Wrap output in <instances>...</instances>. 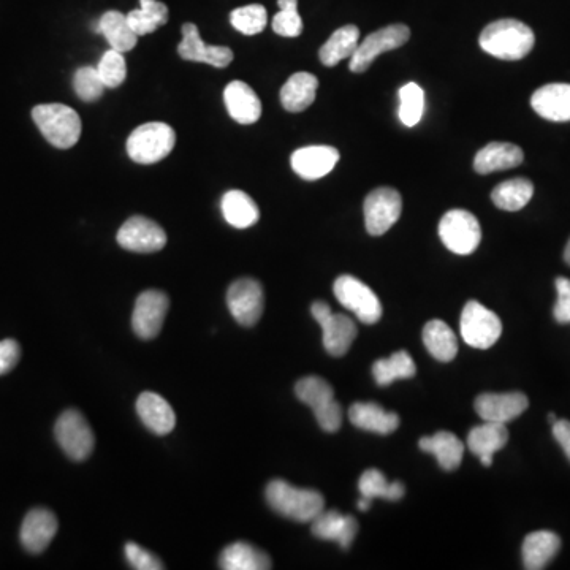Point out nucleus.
I'll use <instances>...</instances> for the list:
<instances>
[{"mask_svg":"<svg viewBox=\"0 0 570 570\" xmlns=\"http://www.w3.org/2000/svg\"><path fill=\"white\" fill-rule=\"evenodd\" d=\"M265 496L274 512L298 523H311L325 509V499L319 491L293 487L284 480L268 483Z\"/></svg>","mask_w":570,"mask_h":570,"instance_id":"nucleus-2","label":"nucleus"},{"mask_svg":"<svg viewBox=\"0 0 570 570\" xmlns=\"http://www.w3.org/2000/svg\"><path fill=\"white\" fill-rule=\"evenodd\" d=\"M57 518L48 509H34L27 513L21 526V544L32 555H38L53 542L57 532Z\"/></svg>","mask_w":570,"mask_h":570,"instance_id":"nucleus-18","label":"nucleus"},{"mask_svg":"<svg viewBox=\"0 0 570 570\" xmlns=\"http://www.w3.org/2000/svg\"><path fill=\"white\" fill-rule=\"evenodd\" d=\"M311 531L317 539L336 542L342 550H349L358 532V521L352 515H342L338 510L319 513L311 521Z\"/></svg>","mask_w":570,"mask_h":570,"instance_id":"nucleus-19","label":"nucleus"},{"mask_svg":"<svg viewBox=\"0 0 570 570\" xmlns=\"http://www.w3.org/2000/svg\"><path fill=\"white\" fill-rule=\"evenodd\" d=\"M225 107L233 121L251 126L262 116V102L254 89L244 81L235 80L227 84L224 91Z\"/></svg>","mask_w":570,"mask_h":570,"instance_id":"nucleus-20","label":"nucleus"},{"mask_svg":"<svg viewBox=\"0 0 570 570\" xmlns=\"http://www.w3.org/2000/svg\"><path fill=\"white\" fill-rule=\"evenodd\" d=\"M127 21L138 37L152 34L168 23V7L159 0H140V8L130 12Z\"/></svg>","mask_w":570,"mask_h":570,"instance_id":"nucleus-36","label":"nucleus"},{"mask_svg":"<svg viewBox=\"0 0 570 570\" xmlns=\"http://www.w3.org/2000/svg\"><path fill=\"white\" fill-rule=\"evenodd\" d=\"M411 38L409 27L404 24H392L369 34L350 57V72L363 73L371 67L374 59L387 51L396 50L406 45Z\"/></svg>","mask_w":570,"mask_h":570,"instance_id":"nucleus-10","label":"nucleus"},{"mask_svg":"<svg viewBox=\"0 0 570 570\" xmlns=\"http://www.w3.org/2000/svg\"><path fill=\"white\" fill-rule=\"evenodd\" d=\"M358 490H360L361 498L369 499V501L376 498L399 501L406 493L403 483H388L385 475L377 469H368L361 474L358 480Z\"/></svg>","mask_w":570,"mask_h":570,"instance_id":"nucleus-37","label":"nucleus"},{"mask_svg":"<svg viewBox=\"0 0 570 570\" xmlns=\"http://www.w3.org/2000/svg\"><path fill=\"white\" fill-rule=\"evenodd\" d=\"M314 415H316V420L320 428H322L323 431H327V433H336V431L341 428L342 409L341 404H339L336 399H333L330 403L317 409Z\"/></svg>","mask_w":570,"mask_h":570,"instance_id":"nucleus-45","label":"nucleus"},{"mask_svg":"<svg viewBox=\"0 0 570 570\" xmlns=\"http://www.w3.org/2000/svg\"><path fill=\"white\" fill-rule=\"evenodd\" d=\"M475 412L483 422L506 423L520 417L528 409V396L520 392L483 393L475 399Z\"/></svg>","mask_w":570,"mask_h":570,"instance_id":"nucleus-15","label":"nucleus"},{"mask_svg":"<svg viewBox=\"0 0 570 570\" xmlns=\"http://www.w3.org/2000/svg\"><path fill=\"white\" fill-rule=\"evenodd\" d=\"M423 342L436 360L452 361L458 354V341L455 333L442 320H431L423 328Z\"/></svg>","mask_w":570,"mask_h":570,"instance_id":"nucleus-33","label":"nucleus"},{"mask_svg":"<svg viewBox=\"0 0 570 570\" xmlns=\"http://www.w3.org/2000/svg\"><path fill=\"white\" fill-rule=\"evenodd\" d=\"M73 89H75L76 95L80 97V100L92 103L102 99L103 92H105L107 86L103 84L102 78H100L99 72H97V67L86 65V67H80V69L76 70L75 76H73Z\"/></svg>","mask_w":570,"mask_h":570,"instance_id":"nucleus-41","label":"nucleus"},{"mask_svg":"<svg viewBox=\"0 0 570 570\" xmlns=\"http://www.w3.org/2000/svg\"><path fill=\"white\" fill-rule=\"evenodd\" d=\"M559 548H561V539L555 532H531L529 536H526L523 548H521L525 569H545L551 559L558 555Z\"/></svg>","mask_w":570,"mask_h":570,"instance_id":"nucleus-25","label":"nucleus"},{"mask_svg":"<svg viewBox=\"0 0 570 570\" xmlns=\"http://www.w3.org/2000/svg\"><path fill=\"white\" fill-rule=\"evenodd\" d=\"M553 436L563 447L564 453L570 461V422L569 420H556L553 423Z\"/></svg>","mask_w":570,"mask_h":570,"instance_id":"nucleus-48","label":"nucleus"},{"mask_svg":"<svg viewBox=\"0 0 570 570\" xmlns=\"http://www.w3.org/2000/svg\"><path fill=\"white\" fill-rule=\"evenodd\" d=\"M369 507H371V501H369V499L366 498H360V501H358V509L363 510V512H365V510H368Z\"/></svg>","mask_w":570,"mask_h":570,"instance_id":"nucleus-49","label":"nucleus"},{"mask_svg":"<svg viewBox=\"0 0 570 570\" xmlns=\"http://www.w3.org/2000/svg\"><path fill=\"white\" fill-rule=\"evenodd\" d=\"M349 418L360 430L376 434H392L398 430L399 417L395 412L385 411L376 403H355L350 406Z\"/></svg>","mask_w":570,"mask_h":570,"instance_id":"nucleus-24","label":"nucleus"},{"mask_svg":"<svg viewBox=\"0 0 570 570\" xmlns=\"http://www.w3.org/2000/svg\"><path fill=\"white\" fill-rule=\"evenodd\" d=\"M439 236L453 254L469 255L482 241V228L474 214L466 209H452L439 222Z\"/></svg>","mask_w":570,"mask_h":570,"instance_id":"nucleus-5","label":"nucleus"},{"mask_svg":"<svg viewBox=\"0 0 570 570\" xmlns=\"http://www.w3.org/2000/svg\"><path fill=\"white\" fill-rule=\"evenodd\" d=\"M137 412L146 428L157 436L170 434L176 425V414L167 399L157 393H141L137 399Z\"/></svg>","mask_w":570,"mask_h":570,"instance_id":"nucleus-23","label":"nucleus"},{"mask_svg":"<svg viewBox=\"0 0 570 570\" xmlns=\"http://www.w3.org/2000/svg\"><path fill=\"white\" fill-rule=\"evenodd\" d=\"M119 246L138 254H152L164 249L167 244V233L157 222L148 217L133 216L119 228L116 236Z\"/></svg>","mask_w":570,"mask_h":570,"instance_id":"nucleus-13","label":"nucleus"},{"mask_svg":"<svg viewBox=\"0 0 570 570\" xmlns=\"http://www.w3.org/2000/svg\"><path fill=\"white\" fill-rule=\"evenodd\" d=\"M21 358V347L15 339L0 341V376L10 373Z\"/></svg>","mask_w":570,"mask_h":570,"instance_id":"nucleus-47","label":"nucleus"},{"mask_svg":"<svg viewBox=\"0 0 570 570\" xmlns=\"http://www.w3.org/2000/svg\"><path fill=\"white\" fill-rule=\"evenodd\" d=\"M564 260H566L567 265H570V240L567 243L566 251H564Z\"/></svg>","mask_w":570,"mask_h":570,"instance_id":"nucleus-51","label":"nucleus"},{"mask_svg":"<svg viewBox=\"0 0 570 570\" xmlns=\"http://www.w3.org/2000/svg\"><path fill=\"white\" fill-rule=\"evenodd\" d=\"M97 72H99L100 78H102L103 84L107 88H119L126 81L127 76V64L126 59H124V53H119V51L111 48L100 59L99 65H97Z\"/></svg>","mask_w":570,"mask_h":570,"instance_id":"nucleus-43","label":"nucleus"},{"mask_svg":"<svg viewBox=\"0 0 570 570\" xmlns=\"http://www.w3.org/2000/svg\"><path fill=\"white\" fill-rule=\"evenodd\" d=\"M534 195V184L526 178H513L498 184L491 192L494 205L504 211H520Z\"/></svg>","mask_w":570,"mask_h":570,"instance_id":"nucleus-34","label":"nucleus"},{"mask_svg":"<svg viewBox=\"0 0 570 570\" xmlns=\"http://www.w3.org/2000/svg\"><path fill=\"white\" fill-rule=\"evenodd\" d=\"M319 80L308 72L295 73L290 76L281 89V103L290 113H301L308 110L316 100Z\"/></svg>","mask_w":570,"mask_h":570,"instance_id":"nucleus-26","label":"nucleus"},{"mask_svg":"<svg viewBox=\"0 0 570 570\" xmlns=\"http://www.w3.org/2000/svg\"><path fill=\"white\" fill-rule=\"evenodd\" d=\"M336 300L354 312L358 320L368 325H374L382 317V303L377 298L371 287L361 282L360 279L344 274L339 276L333 285Z\"/></svg>","mask_w":570,"mask_h":570,"instance_id":"nucleus-9","label":"nucleus"},{"mask_svg":"<svg viewBox=\"0 0 570 570\" xmlns=\"http://www.w3.org/2000/svg\"><path fill=\"white\" fill-rule=\"evenodd\" d=\"M295 395L301 403L308 404L312 411L316 412L335 399V390L322 377L308 376L298 380Z\"/></svg>","mask_w":570,"mask_h":570,"instance_id":"nucleus-38","label":"nucleus"},{"mask_svg":"<svg viewBox=\"0 0 570 570\" xmlns=\"http://www.w3.org/2000/svg\"><path fill=\"white\" fill-rule=\"evenodd\" d=\"M94 31L107 38L108 45L113 50L119 51V53L132 51L138 42V35L132 31V27H130L129 21H127V15H122L121 12H116V10L105 13L95 23Z\"/></svg>","mask_w":570,"mask_h":570,"instance_id":"nucleus-28","label":"nucleus"},{"mask_svg":"<svg viewBox=\"0 0 570 570\" xmlns=\"http://www.w3.org/2000/svg\"><path fill=\"white\" fill-rule=\"evenodd\" d=\"M227 304L236 322L243 327H254L265 309L262 284L251 278L238 279L228 289Z\"/></svg>","mask_w":570,"mask_h":570,"instance_id":"nucleus-12","label":"nucleus"},{"mask_svg":"<svg viewBox=\"0 0 570 570\" xmlns=\"http://www.w3.org/2000/svg\"><path fill=\"white\" fill-rule=\"evenodd\" d=\"M170 300L160 290H146L135 301L132 328L141 339H154L164 327Z\"/></svg>","mask_w":570,"mask_h":570,"instance_id":"nucleus-14","label":"nucleus"},{"mask_svg":"<svg viewBox=\"0 0 570 570\" xmlns=\"http://www.w3.org/2000/svg\"><path fill=\"white\" fill-rule=\"evenodd\" d=\"M54 436L65 455L73 461L88 460L94 450V433L88 420L75 409L62 412L54 426Z\"/></svg>","mask_w":570,"mask_h":570,"instance_id":"nucleus-8","label":"nucleus"},{"mask_svg":"<svg viewBox=\"0 0 570 570\" xmlns=\"http://www.w3.org/2000/svg\"><path fill=\"white\" fill-rule=\"evenodd\" d=\"M417 373V366L406 350H399L392 357L377 360L373 365V377L379 387H387L395 380L411 379Z\"/></svg>","mask_w":570,"mask_h":570,"instance_id":"nucleus-35","label":"nucleus"},{"mask_svg":"<svg viewBox=\"0 0 570 570\" xmlns=\"http://www.w3.org/2000/svg\"><path fill=\"white\" fill-rule=\"evenodd\" d=\"M425 111V92L415 83L399 89V119L406 127H415Z\"/></svg>","mask_w":570,"mask_h":570,"instance_id":"nucleus-39","label":"nucleus"},{"mask_svg":"<svg viewBox=\"0 0 570 570\" xmlns=\"http://www.w3.org/2000/svg\"><path fill=\"white\" fill-rule=\"evenodd\" d=\"M178 53L184 61L203 62L216 69H225L233 61V51L230 48L206 45L198 34L197 26L192 23L183 26V42L179 43Z\"/></svg>","mask_w":570,"mask_h":570,"instance_id":"nucleus-16","label":"nucleus"},{"mask_svg":"<svg viewBox=\"0 0 570 570\" xmlns=\"http://www.w3.org/2000/svg\"><path fill=\"white\" fill-rule=\"evenodd\" d=\"M532 110L553 122L570 121V84L553 83L537 89L531 97Z\"/></svg>","mask_w":570,"mask_h":570,"instance_id":"nucleus-21","label":"nucleus"},{"mask_svg":"<svg viewBox=\"0 0 570 570\" xmlns=\"http://www.w3.org/2000/svg\"><path fill=\"white\" fill-rule=\"evenodd\" d=\"M176 133L165 122H148L130 133L127 152L133 162L141 165L157 164L173 151Z\"/></svg>","mask_w":570,"mask_h":570,"instance_id":"nucleus-4","label":"nucleus"},{"mask_svg":"<svg viewBox=\"0 0 570 570\" xmlns=\"http://www.w3.org/2000/svg\"><path fill=\"white\" fill-rule=\"evenodd\" d=\"M339 162V151L331 146H306L293 152V171L306 181H317L333 171Z\"/></svg>","mask_w":570,"mask_h":570,"instance_id":"nucleus-17","label":"nucleus"},{"mask_svg":"<svg viewBox=\"0 0 570 570\" xmlns=\"http://www.w3.org/2000/svg\"><path fill=\"white\" fill-rule=\"evenodd\" d=\"M312 317L317 320L323 333V347L333 357H342L349 352L350 346L357 338V325L354 320L335 314L330 304L325 301H316L311 308Z\"/></svg>","mask_w":570,"mask_h":570,"instance_id":"nucleus-6","label":"nucleus"},{"mask_svg":"<svg viewBox=\"0 0 570 570\" xmlns=\"http://www.w3.org/2000/svg\"><path fill=\"white\" fill-rule=\"evenodd\" d=\"M423 452L436 456L437 463L444 471H455L463 461L464 444L449 431H441L434 436H426L418 442Z\"/></svg>","mask_w":570,"mask_h":570,"instance_id":"nucleus-27","label":"nucleus"},{"mask_svg":"<svg viewBox=\"0 0 570 570\" xmlns=\"http://www.w3.org/2000/svg\"><path fill=\"white\" fill-rule=\"evenodd\" d=\"M556 292H558V300L553 309V316L556 322L570 323V279H556Z\"/></svg>","mask_w":570,"mask_h":570,"instance_id":"nucleus-46","label":"nucleus"},{"mask_svg":"<svg viewBox=\"0 0 570 570\" xmlns=\"http://www.w3.org/2000/svg\"><path fill=\"white\" fill-rule=\"evenodd\" d=\"M461 336L474 349H490L501 338L502 323L479 301H469L461 312Z\"/></svg>","mask_w":570,"mask_h":570,"instance_id":"nucleus-7","label":"nucleus"},{"mask_svg":"<svg viewBox=\"0 0 570 570\" xmlns=\"http://www.w3.org/2000/svg\"><path fill=\"white\" fill-rule=\"evenodd\" d=\"M126 551V558L129 561L130 566L137 570H162L165 569V564L157 558L156 555H152L151 551L141 548L138 544H133L129 542L124 548Z\"/></svg>","mask_w":570,"mask_h":570,"instance_id":"nucleus-44","label":"nucleus"},{"mask_svg":"<svg viewBox=\"0 0 570 570\" xmlns=\"http://www.w3.org/2000/svg\"><path fill=\"white\" fill-rule=\"evenodd\" d=\"M219 567L224 570H268L270 556L247 542H235L222 550Z\"/></svg>","mask_w":570,"mask_h":570,"instance_id":"nucleus-29","label":"nucleus"},{"mask_svg":"<svg viewBox=\"0 0 570 570\" xmlns=\"http://www.w3.org/2000/svg\"><path fill=\"white\" fill-rule=\"evenodd\" d=\"M509 431L504 423L483 422L474 426L468 434V447L474 455L493 456L506 447Z\"/></svg>","mask_w":570,"mask_h":570,"instance_id":"nucleus-32","label":"nucleus"},{"mask_svg":"<svg viewBox=\"0 0 570 570\" xmlns=\"http://www.w3.org/2000/svg\"><path fill=\"white\" fill-rule=\"evenodd\" d=\"M279 13L273 18V31L281 37L295 38L303 32L298 0H278Z\"/></svg>","mask_w":570,"mask_h":570,"instance_id":"nucleus-42","label":"nucleus"},{"mask_svg":"<svg viewBox=\"0 0 570 570\" xmlns=\"http://www.w3.org/2000/svg\"><path fill=\"white\" fill-rule=\"evenodd\" d=\"M479 43L490 56L502 61H520L531 53L536 35L518 19H499L483 29Z\"/></svg>","mask_w":570,"mask_h":570,"instance_id":"nucleus-1","label":"nucleus"},{"mask_svg":"<svg viewBox=\"0 0 570 570\" xmlns=\"http://www.w3.org/2000/svg\"><path fill=\"white\" fill-rule=\"evenodd\" d=\"M525 159L523 149L506 141H491L475 154L474 170L479 175H490L494 171L518 167Z\"/></svg>","mask_w":570,"mask_h":570,"instance_id":"nucleus-22","label":"nucleus"},{"mask_svg":"<svg viewBox=\"0 0 570 570\" xmlns=\"http://www.w3.org/2000/svg\"><path fill=\"white\" fill-rule=\"evenodd\" d=\"M221 208L225 221L240 230L252 227L260 219L259 206L243 190H228L222 197Z\"/></svg>","mask_w":570,"mask_h":570,"instance_id":"nucleus-30","label":"nucleus"},{"mask_svg":"<svg viewBox=\"0 0 570 570\" xmlns=\"http://www.w3.org/2000/svg\"><path fill=\"white\" fill-rule=\"evenodd\" d=\"M363 211L369 235H385L401 216L403 198L398 190L392 187H379L365 198Z\"/></svg>","mask_w":570,"mask_h":570,"instance_id":"nucleus-11","label":"nucleus"},{"mask_svg":"<svg viewBox=\"0 0 570 570\" xmlns=\"http://www.w3.org/2000/svg\"><path fill=\"white\" fill-rule=\"evenodd\" d=\"M32 119L48 143L59 149L75 146L81 137V119L62 103H43L32 110Z\"/></svg>","mask_w":570,"mask_h":570,"instance_id":"nucleus-3","label":"nucleus"},{"mask_svg":"<svg viewBox=\"0 0 570 570\" xmlns=\"http://www.w3.org/2000/svg\"><path fill=\"white\" fill-rule=\"evenodd\" d=\"M358 43H360V31L357 26L349 24L339 27L320 48V62L325 67H335L344 59L352 57L358 48Z\"/></svg>","mask_w":570,"mask_h":570,"instance_id":"nucleus-31","label":"nucleus"},{"mask_svg":"<svg viewBox=\"0 0 570 570\" xmlns=\"http://www.w3.org/2000/svg\"><path fill=\"white\" fill-rule=\"evenodd\" d=\"M480 461H482L483 466L490 468L491 463H493V456H480Z\"/></svg>","mask_w":570,"mask_h":570,"instance_id":"nucleus-50","label":"nucleus"},{"mask_svg":"<svg viewBox=\"0 0 570 570\" xmlns=\"http://www.w3.org/2000/svg\"><path fill=\"white\" fill-rule=\"evenodd\" d=\"M230 23L236 31L244 35H257L263 32L268 23L266 8L260 4L246 5L236 8L230 15Z\"/></svg>","mask_w":570,"mask_h":570,"instance_id":"nucleus-40","label":"nucleus"}]
</instances>
